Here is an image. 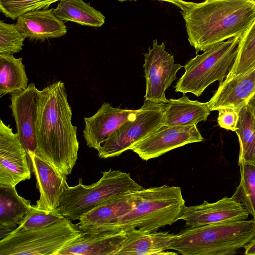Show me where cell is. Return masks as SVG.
<instances>
[{"label":"cell","mask_w":255,"mask_h":255,"mask_svg":"<svg viewBox=\"0 0 255 255\" xmlns=\"http://www.w3.org/2000/svg\"><path fill=\"white\" fill-rule=\"evenodd\" d=\"M102 173V177L92 184H83L80 178L77 185L68 186L58 207L64 217L72 221L79 220L88 212L112 199L143 188L129 173L111 168Z\"/></svg>","instance_id":"cell-5"},{"label":"cell","mask_w":255,"mask_h":255,"mask_svg":"<svg viewBox=\"0 0 255 255\" xmlns=\"http://www.w3.org/2000/svg\"><path fill=\"white\" fill-rule=\"evenodd\" d=\"M217 123L219 127L226 130L235 131L239 121V111L234 108H226L219 110Z\"/></svg>","instance_id":"cell-31"},{"label":"cell","mask_w":255,"mask_h":255,"mask_svg":"<svg viewBox=\"0 0 255 255\" xmlns=\"http://www.w3.org/2000/svg\"><path fill=\"white\" fill-rule=\"evenodd\" d=\"M204 140L197 125H163L130 148L143 160L158 157L186 144Z\"/></svg>","instance_id":"cell-10"},{"label":"cell","mask_w":255,"mask_h":255,"mask_svg":"<svg viewBox=\"0 0 255 255\" xmlns=\"http://www.w3.org/2000/svg\"><path fill=\"white\" fill-rule=\"evenodd\" d=\"M119 0L120 2H123V1H132V0L135 1L136 0Z\"/></svg>","instance_id":"cell-35"},{"label":"cell","mask_w":255,"mask_h":255,"mask_svg":"<svg viewBox=\"0 0 255 255\" xmlns=\"http://www.w3.org/2000/svg\"><path fill=\"white\" fill-rule=\"evenodd\" d=\"M53 11L52 8L25 13L17 18L16 25L23 36L30 40L62 37L67 33L66 26Z\"/></svg>","instance_id":"cell-19"},{"label":"cell","mask_w":255,"mask_h":255,"mask_svg":"<svg viewBox=\"0 0 255 255\" xmlns=\"http://www.w3.org/2000/svg\"><path fill=\"white\" fill-rule=\"evenodd\" d=\"M158 0V1H161L169 2L174 5H175L176 6L178 7L179 8H180L182 7V2L183 0Z\"/></svg>","instance_id":"cell-34"},{"label":"cell","mask_w":255,"mask_h":255,"mask_svg":"<svg viewBox=\"0 0 255 255\" xmlns=\"http://www.w3.org/2000/svg\"><path fill=\"white\" fill-rule=\"evenodd\" d=\"M64 218L58 208L55 210L48 211L32 205L26 217L13 231L21 232L45 228Z\"/></svg>","instance_id":"cell-28"},{"label":"cell","mask_w":255,"mask_h":255,"mask_svg":"<svg viewBox=\"0 0 255 255\" xmlns=\"http://www.w3.org/2000/svg\"><path fill=\"white\" fill-rule=\"evenodd\" d=\"M255 92V69L244 74L226 78L207 102L211 111L226 108L239 111Z\"/></svg>","instance_id":"cell-18"},{"label":"cell","mask_w":255,"mask_h":255,"mask_svg":"<svg viewBox=\"0 0 255 255\" xmlns=\"http://www.w3.org/2000/svg\"><path fill=\"white\" fill-rule=\"evenodd\" d=\"M126 230L127 238L116 255H160L168 249L176 236L169 232Z\"/></svg>","instance_id":"cell-20"},{"label":"cell","mask_w":255,"mask_h":255,"mask_svg":"<svg viewBox=\"0 0 255 255\" xmlns=\"http://www.w3.org/2000/svg\"><path fill=\"white\" fill-rule=\"evenodd\" d=\"M53 12L62 21L82 25L101 27L105 21V16L100 11L83 0H60Z\"/></svg>","instance_id":"cell-23"},{"label":"cell","mask_w":255,"mask_h":255,"mask_svg":"<svg viewBox=\"0 0 255 255\" xmlns=\"http://www.w3.org/2000/svg\"><path fill=\"white\" fill-rule=\"evenodd\" d=\"M25 38L16 24L0 21V53L13 54L19 52Z\"/></svg>","instance_id":"cell-30"},{"label":"cell","mask_w":255,"mask_h":255,"mask_svg":"<svg viewBox=\"0 0 255 255\" xmlns=\"http://www.w3.org/2000/svg\"><path fill=\"white\" fill-rule=\"evenodd\" d=\"M27 156L40 193V198L35 206L48 211L56 210L69 185L67 176L58 172L36 153Z\"/></svg>","instance_id":"cell-14"},{"label":"cell","mask_w":255,"mask_h":255,"mask_svg":"<svg viewBox=\"0 0 255 255\" xmlns=\"http://www.w3.org/2000/svg\"><path fill=\"white\" fill-rule=\"evenodd\" d=\"M38 91L34 83L24 91L11 94L12 116L17 133L27 155L36 154L37 150L36 122Z\"/></svg>","instance_id":"cell-12"},{"label":"cell","mask_w":255,"mask_h":255,"mask_svg":"<svg viewBox=\"0 0 255 255\" xmlns=\"http://www.w3.org/2000/svg\"><path fill=\"white\" fill-rule=\"evenodd\" d=\"M238 164L241 179L232 197L243 204L255 219V163L243 160Z\"/></svg>","instance_id":"cell-27"},{"label":"cell","mask_w":255,"mask_h":255,"mask_svg":"<svg viewBox=\"0 0 255 255\" xmlns=\"http://www.w3.org/2000/svg\"><path fill=\"white\" fill-rule=\"evenodd\" d=\"M165 103L145 100L133 118L112 133L98 150L101 158L118 156L164 125Z\"/></svg>","instance_id":"cell-8"},{"label":"cell","mask_w":255,"mask_h":255,"mask_svg":"<svg viewBox=\"0 0 255 255\" xmlns=\"http://www.w3.org/2000/svg\"><path fill=\"white\" fill-rule=\"evenodd\" d=\"M126 238V229L82 232L57 255H116Z\"/></svg>","instance_id":"cell-16"},{"label":"cell","mask_w":255,"mask_h":255,"mask_svg":"<svg viewBox=\"0 0 255 255\" xmlns=\"http://www.w3.org/2000/svg\"><path fill=\"white\" fill-rule=\"evenodd\" d=\"M249 214L243 204L226 196L214 203L204 200L198 205L185 206L180 220L185 222L186 227H194L246 220Z\"/></svg>","instance_id":"cell-13"},{"label":"cell","mask_w":255,"mask_h":255,"mask_svg":"<svg viewBox=\"0 0 255 255\" xmlns=\"http://www.w3.org/2000/svg\"><path fill=\"white\" fill-rule=\"evenodd\" d=\"M31 201L19 195L15 187L0 185V239L16 229L28 213Z\"/></svg>","instance_id":"cell-21"},{"label":"cell","mask_w":255,"mask_h":255,"mask_svg":"<svg viewBox=\"0 0 255 255\" xmlns=\"http://www.w3.org/2000/svg\"><path fill=\"white\" fill-rule=\"evenodd\" d=\"M239 116L235 131L240 144L238 163L243 160L255 163V117L246 105L240 109Z\"/></svg>","instance_id":"cell-25"},{"label":"cell","mask_w":255,"mask_h":255,"mask_svg":"<svg viewBox=\"0 0 255 255\" xmlns=\"http://www.w3.org/2000/svg\"><path fill=\"white\" fill-rule=\"evenodd\" d=\"M134 194V206L118 219L116 226L124 229L156 231L180 220L185 206L181 189L178 186L143 188Z\"/></svg>","instance_id":"cell-4"},{"label":"cell","mask_w":255,"mask_h":255,"mask_svg":"<svg viewBox=\"0 0 255 255\" xmlns=\"http://www.w3.org/2000/svg\"><path fill=\"white\" fill-rule=\"evenodd\" d=\"M27 153L17 133L0 121V185L15 187L30 179L31 171Z\"/></svg>","instance_id":"cell-11"},{"label":"cell","mask_w":255,"mask_h":255,"mask_svg":"<svg viewBox=\"0 0 255 255\" xmlns=\"http://www.w3.org/2000/svg\"><path fill=\"white\" fill-rule=\"evenodd\" d=\"M241 36L216 43L184 66L185 72L174 86L175 91L200 96L215 81L221 83L235 61Z\"/></svg>","instance_id":"cell-6"},{"label":"cell","mask_w":255,"mask_h":255,"mask_svg":"<svg viewBox=\"0 0 255 255\" xmlns=\"http://www.w3.org/2000/svg\"><path fill=\"white\" fill-rule=\"evenodd\" d=\"M246 105L249 110L255 117V92L250 98Z\"/></svg>","instance_id":"cell-33"},{"label":"cell","mask_w":255,"mask_h":255,"mask_svg":"<svg viewBox=\"0 0 255 255\" xmlns=\"http://www.w3.org/2000/svg\"><path fill=\"white\" fill-rule=\"evenodd\" d=\"M37 113L36 153L60 173L70 175L79 143L63 82H54L38 91Z\"/></svg>","instance_id":"cell-1"},{"label":"cell","mask_w":255,"mask_h":255,"mask_svg":"<svg viewBox=\"0 0 255 255\" xmlns=\"http://www.w3.org/2000/svg\"><path fill=\"white\" fill-rule=\"evenodd\" d=\"M180 9L188 40L196 53L241 36L255 19V0H183Z\"/></svg>","instance_id":"cell-2"},{"label":"cell","mask_w":255,"mask_h":255,"mask_svg":"<svg viewBox=\"0 0 255 255\" xmlns=\"http://www.w3.org/2000/svg\"><path fill=\"white\" fill-rule=\"evenodd\" d=\"M137 110L114 108L104 103L90 117H85L83 136L88 146L98 150L110 135L135 116Z\"/></svg>","instance_id":"cell-15"},{"label":"cell","mask_w":255,"mask_h":255,"mask_svg":"<svg viewBox=\"0 0 255 255\" xmlns=\"http://www.w3.org/2000/svg\"><path fill=\"white\" fill-rule=\"evenodd\" d=\"M255 69V19L240 37L234 64L226 78L244 74Z\"/></svg>","instance_id":"cell-26"},{"label":"cell","mask_w":255,"mask_h":255,"mask_svg":"<svg viewBox=\"0 0 255 255\" xmlns=\"http://www.w3.org/2000/svg\"><path fill=\"white\" fill-rule=\"evenodd\" d=\"M22 58L12 54L0 53V95L12 94L26 90L28 79Z\"/></svg>","instance_id":"cell-24"},{"label":"cell","mask_w":255,"mask_h":255,"mask_svg":"<svg viewBox=\"0 0 255 255\" xmlns=\"http://www.w3.org/2000/svg\"><path fill=\"white\" fill-rule=\"evenodd\" d=\"M60 0H0V10L6 17L13 20L22 14L40 9H47Z\"/></svg>","instance_id":"cell-29"},{"label":"cell","mask_w":255,"mask_h":255,"mask_svg":"<svg viewBox=\"0 0 255 255\" xmlns=\"http://www.w3.org/2000/svg\"><path fill=\"white\" fill-rule=\"evenodd\" d=\"M71 221L65 217L45 228L12 231L0 240V255H57L82 233Z\"/></svg>","instance_id":"cell-7"},{"label":"cell","mask_w":255,"mask_h":255,"mask_svg":"<svg viewBox=\"0 0 255 255\" xmlns=\"http://www.w3.org/2000/svg\"><path fill=\"white\" fill-rule=\"evenodd\" d=\"M255 237V219L187 227L167 250L183 255H233Z\"/></svg>","instance_id":"cell-3"},{"label":"cell","mask_w":255,"mask_h":255,"mask_svg":"<svg viewBox=\"0 0 255 255\" xmlns=\"http://www.w3.org/2000/svg\"><path fill=\"white\" fill-rule=\"evenodd\" d=\"M143 65L146 82L145 100L157 103H166V90L175 80L178 71L183 67L174 63V56L165 50L164 42L153 41L152 48L144 54Z\"/></svg>","instance_id":"cell-9"},{"label":"cell","mask_w":255,"mask_h":255,"mask_svg":"<svg viewBox=\"0 0 255 255\" xmlns=\"http://www.w3.org/2000/svg\"><path fill=\"white\" fill-rule=\"evenodd\" d=\"M165 104L164 125H197L207 120L211 110L207 102L190 100L185 94L177 99H169Z\"/></svg>","instance_id":"cell-22"},{"label":"cell","mask_w":255,"mask_h":255,"mask_svg":"<svg viewBox=\"0 0 255 255\" xmlns=\"http://www.w3.org/2000/svg\"><path fill=\"white\" fill-rule=\"evenodd\" d=\"M244 254L247 255H255V237L245 247Z\"/></svg>","instance_id":"cell-32"},{"label":"cell","mask_w":255,"mask_h":255,"mask_svg":"<svg viewBox=\"0 0 255 255\" xmlns=\"http://www.w3.org/2000/svg\"><path fill=\"white\" fill-rule=\"evenodd\" d=\"M134 192L117 197L98 206L79 220V228L82 232L123 229L115 224L132 208L135 200Z\"/></svg>","instance_id":"cell-17"}]
</instances>
